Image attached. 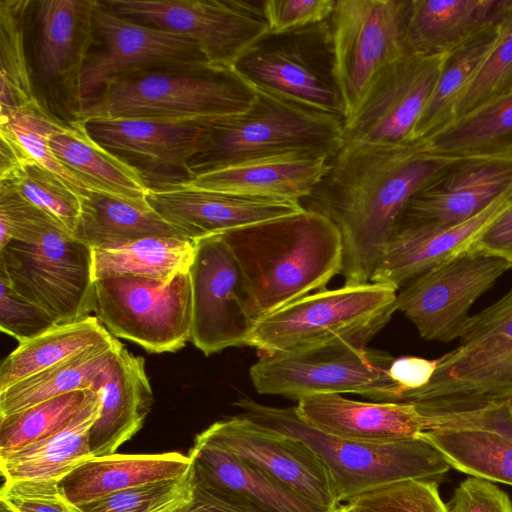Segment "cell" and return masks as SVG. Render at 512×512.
Listing matches in <instances>:
<instances>
[{"instance_id":"1","label":"cell","mask_w":512,"mask_h":512,"mask_svg":"<svg viewBox=\"0 0 512 512\" xmlns=\"http://www.w3.org/2000/svg\"><path fill=\"white\" fill-rule=\"evenodd\" d=\"M453 160L430 152L422 141L341 143L300 204L339 230L345 285L371 282L409 200Z\"/></svg>"},{"instance_id":"2","label":"cell","mask_w":512,"mask_h":512,"mask_svg":"<svg viewBox=\"0 0 512 512\" xmlns=\"http://www.w3.org/2000/svg\"><path fill=\"white\" fill-rule=\"evenodd\" d=\"M239 262L259 318L312 291L343 268L342 237L323 214L303 209L220 234Z\"/></svg>"},{"instance_id":"3","label":"cell","mask_w":512,"mask_h":512,"mask_svg":"<svg viewBox=\"0 0 512 512\" xmlns=\"http://www.w3.org/2000/svg\"><path fill=\"white\" fill-rule=\"evenodd\" d=\"M256 89L234 67L209 62L125 72L84 103L74 119L206 122L246 111Z\"/></svg>"},{"instance_id":"4","label":"cell","mask_w":512,"mask_h":512,"mask_svg":"<svg viewBox=\"0 0 512 512\" xmlns=\"http://www.w3.org/2000/svg\"><path fill=\"white\" fill-rule=\"evenodd\" d=\"M12 240L0 248V279L58 324L93 312V251L26 200L11 210Z\"/></svg>"},{"instance_id":"5","label":"cell","mask_w":512,"mask_h":512,"mask_svg":"<svg viewBox=\"0 0 512 512\" xmlns=\"http://www.w3.org/2000/svg\"><path fill=\"white\" fill-rule=\"evenodd\" d=\"M255 89L246 111L205 123L199 148L188 162L193 178L264 157L300 152L332 156L337 151L344 119Z\"/></svg>"},{"instance_id":"6","label":"cell","mask_w":512,"mask_h":512,"mask_svg":"<svg viewBox=\"0 0 512 512\" xmlns=\"http://www.w3.org/2000/svg\"><path fill=\"white\" fill-rule=\"evenodd\" d=\"M512 398V288L470 317L453 350L437 358L427 385L399 402L424 417L478 411Z\"/></svg>"},{"instance_id":"7","label":"cell","mask_w":512,"mask_h":512,"mask_svg":"<svg viewBox=\"0 0 512 512\" xmlns=\"http://www.w3.org/2000/svg\"><path fill=\"white\" fill-rule=\"evenodd\" d=\"M236 406L255 423L310 446L326 465L340 504L400 480H437L451 468L422 435L391 443L358 442L310 426L298 416L295 407H272L246 397L240 398Z\"/></svg>"},{"instance_id":"8","label":"cell","mask_w":512,"mask_h":512,"mask_svg":"<svg viewBox=\"0 0 512 512\" xmlns=\"http://www.w3.org/2000/svg\"><path fill=\"white\" fill-rule=\"evenodd\" d=\"M369 336L341 337L318 345L263 355L249 375L260 394L300 400L318 394L354 393L376 402H398L388 374L389 354L366 348Z\"/></svg>"},{"instance_id":"9","label":"cell","mask_w":512,"mask_h":512,"mask_svg":"<svg viewBox=\"0 0 512 512\" xmlns=\"http://www.w3.org/2000/svg\"><path fill=\"white\" fill-rule=\"evenodd\" d=\"M395 287L365 283L321 290L262 317L247 341L261 356L341 337H373L396 311Z\"/></svg>"},{"instance_id":"10","label":"cell","mask_w":512,"mask_h":512,"mask_svg":"<svg viewBox=\"0 0 512 512\" xmlns=\"http://www.w3.org/2000/svg\"><path fill=\"white\" fill-rule=\"evenodd\" d=\"M234 69L254 88L345 120L330 20L278 34L268 32Z\"/></svg>"},{"instance_id":"11","label":"cell","mask_w":512,"mask_h":512,"mask_svg":"<svg viewBox=\"0 0 512 512\" xmlns=\"http://www.w3.org/2000/svg\"><path fill=\"white\" fill-rule=\"evenodd\" d=\"M93 312L116 337L149 353L175 352L191 337L190 274L169 282L130 275L97 279Z\"/></svg>"},{"instance_id":"12","label":"cell","mask_w":512,"mask_h":512,"mask_svg":"<svg viewBox=\"0 0 512 512\" xmlns=\"http://www.w3.org/2000/svg\"><path fill=\"white\" fill-rule=\"evenodd\" d=\"M130 21L183 36L198 45L208 62L234 67L265 34L264 1L100 0Z\"/></svg>"},{"instance_id":"13","label":"cell","mask_w":512,"mask_h":512,"mask_svg":"<svg viewBox=\"0 0 512 512\" xmlns=\"http://www.w3.org/2000/svg\"><path fill=\"white\" fill-rule=\"evenodd\" d=\"M194 242L190 341L206 356L246 345L260 318L239 262L220 234Z\"/></svg>"},{"instance_id":"14","label":"cell","mask_w":512,"mask_h":512,"mask_svg":"<svg viewBox=\"0 0 512 512\" xmlns=\"http://www.w3.org/2000/svg\"><path fill=\"white\" fill-rule=\"evenodd\" d=\"M511 268L505 259L463 251L407 282L397 293L396 310L427 340H459L472 305Z\"/></svg>"},{"instance_id":"15","label":"cell","mask_w":512,"mask_h":512,"mask_svg":"<svg viewBox=\"0 0 512 512\" xmlns=\"http://www.w3.org/2000/svg\"><path fill=\"white\" fill-rule=\"evenodd\" d=\"M408 0H336L330 23L335 70L347 118L372 78L408 50Z\"/></svg>"},{"instance_id":"16","label":"cell","mask_w":512,"mask_h":512,"mask_svg":"<svg viewBox=\"0 0 512 512\" xmlns=\"http://www.w3.org/2000/svg\"><path fill=\"white\" fill-rule=\"evenodd\" d=\"M446 55L407 52L383 67L345 118L342 142H411Z\"/></svg>"},{"instance_id":"17","label":"cell","mask_w":512,"mask_h":512,"mask_svg":"<svg viewBox=\"0 0 512 512\" xmlns=\"http://www.w3.org/2000/svg\"><path fill=\"white\" fill-rule=\"evenodd\" d=\"M92 32L93 43L77 82V112L109 80L125 72L208 62L193 41L125 19L104 7L100 0L94 6Z\"/></svg>"},{"instance_id":"18","label":"cell","mask_w":512,"mask_h":512,"mask_svg":"<svg viewBox=\"0 0 512 512\" xmlns=\"http://www.w3.org/2000/svg\"><path fill=\"white\" fill-rule=\"evenodd\" d=\"M193 445L231 453L329 511L340 505L326 465L310 446L242 414L214 422L196 435Z\"/></svg>"},{"instance_id":"19","label":"cell","mask_w":512,"mask_h":512,"mask_svg":"<svg viewBox=\"0 0 512 512\" xmlns=\"http://www.w3.org/2000/svg\"><path fill=\"white\" fill-rule=\"evenodd\" d=\"M89 135L142 175L149 190L181 187L193 179L188 162L207 122L140 118L82 120Z\"/></svg>"},{"instance_id":"20","label":"cell","mask_w":512,"mask_h":512,"mask_svg":"<svg viewBox=\"0 0 512 512\" xmlns=\"http://www.w3.org/2000/svg\"><path fill=\"white\" fill-rule=\"evenodd\" d=\"M510 189L512 157L454 159L409 200L396 229L461 223Z\"/></svg>"},{"instance_id":"21","label":"cell","mask_w":512,"mask_h":512,"mask_svg":"<svg viewBox=\"0 0 512 512\" xmlns=\"http://www.w3.org/2000/svg\"><path fill=\"white\" fill-rule=\"evenodd\" d=\"M95 3L96 0H41L32 2L29 12L35 90L40 86L47 92L65 91L74 116L78 77L93 43Z\"/></svg>"},{"instance_id":"22","label":"cell","mask_w":512,"mask_h":512,"mask_svg":"<svg viewBox=\"0 0 512 512\" xmlns=\"http://www.w3.org/2000/svg\"><path fill=\"white\" fill-rule=\"evenodd\" d=\"M146 201L163 219L193 241L304 209L299 202L292 200L189 187L150 190Z\"/></svg>"},{"instance_id":"23","label":"cell","mask_w":512,"mask_h":512,"mask_svg":"<svg viewBox=\"0 0 512 512\" xmlns=\"http://www.w3.org/2000/svg\"><path fill=\"white\" fill-rule=\"evenodd\" d=\"M511 204L512 189L461 223L396 229L384 249L371 282L398 289L433 266L463 252Z\"/></svg>"},{"instance_id":"24","label":"cell","mask_w":512,"mask_h":512,"mask_svg":"<svg viewBox=\"0 0 512 512\" xmlns=\"http://www.w3.org/2000/svg\"><path fill=\"white\" fill-rule=\"evenodd\" d=\"M295 409L310 426L358 442H398L427 430L426 418L407 402H361L340 394H318L298 400Z\"/></svg>"},{"instance_id":"25","label":"cell","mask_w":512,"mask_h":512,"mask_svg":"<svg viewBox=\"0 0 512 512\" xmlns=\"http://www.w3.org/2000/svg\"><path fill=\"white\" fill-rule=\"evenodd\" d=\"M100 398V413L89 431L92 457L112 455L143 426L153 404L145 360L124 345L91 386Z\"/></svg>"},{"instance_id":"26","label":"cell","mask_w":512,"mask_h":512,"mask_svg":"<svg viewBox=\"0 0 512 512\" xmlns=\"http://www.w3.org/2000/svg\"><path fill=\"white\" fill-rule=\"evenodd\" d=\"M188 455L195 481L241 512H332L226 451L193 445Z\"/></svg>"},{"instance_id":"27","label":"cell","mask_w":512,"mask_h":512,"mask_svg":"<svg viewBox=\"0 0 512 512\" xmlns=\"http://www.w3.org/2000/svg\"><path fill=\"white\" fill-rule=\"evenodd\" d=\"M330 158L317 152L264 157L199 174L181 187L300 203L320 181Z\"/></svg>"},{"instance_id":"28","label":"cell","mask_w":512,"mask_h":512,"mask_svg":"<svg viewBox=\"0 0 512 512\" xmlns=\"http://www.w3.org/2000/svg\"><path fill=\"white\" fill-rule=\"evenodd\" d=\"M511 0H408V50L445 55L500 21Z\"/></svg>"},{"instance_id":"29","label":"cell","mask_w":512,"mask_h":512,"mask_svg":"<svg viewBox=\"0 0 512 512\" xmlns=\"http://www.w3.org/2000/svg\"><path fill=\"white\" fill-rule=\"evenodd\" d=\"M192 465V458L179 452L114 453L89 459L59 484L69 500L80 507L116 492L180 478Z\"/></svg>"},{"instance_id":"30","label":"cell","mask_w":512,"mask_h":512,"mask_svg":"<svg viewBox=\"0 0 512 512\" xmlns=\"http://www.w3.org/2000/svg\"><path fill=\"white\" fill-rule=\"evenodd\" d=\"M99 413V395L90 389L82 409L62 430L28 446L0 451V469L4 481L60 482L93 458L89 448V431Z\"/></svg>"},{"instance_id":"31","label":"cell","mask_w":512,"mask_h":512,"mask_svg":"<svg viewBox=\"0 0 512 512\" xmlns=\"http://www.w3.org/2000/svg\"><path fill=\"white\" fill-rule=\"evenodd\" d=\"M73 236L92 249L115 248L152 236L186 238L155 212L146 198L132 199L100 191L81 199L80 218Z\"/></svg>"},{"instance_id":"32","label":"cell","mask_w":512,"mask_h":512,"mask_svg":"<svg viewBox=\"0 0 512 512\" xmlns=\"http://www.w3.org/2000/svg\"><path fill=\"white\" fill-rule=\"evenodd\" d=\"M422 141L452 159L512 157V91L456 117Z\"/></svg>"},{"instance_id":"33","label":"cell","mask_w":512,"mask_h":512,"mask_svg":"<svg viewBox=\"0 0 512 512\" xmlns=\"http://www.w3.org/2000/svg\"><path fill=\"white\" fill-rule=\"evenodd\" d=\"M49 144L63 164L107 192L145 199L150 191L141 173L97 143L82 120L63 122L50 135Z\"/></svg>"},{"instance_id":"34","label":"cell","mask_w":512,"mask_h":512,"mask_svg":"<svg viewBox=\"0 0 512 512\" xmlns=\"http://www.w3.org/2000/svg\"><path fill=\"white\" fill-rule=\"evenodd\" d=\"M122 346L112 337L1 391L0 417L51 398L90 389Z\"/></svg>"},{"instance_id":"35","label":"cell","mask_w":512,"mask_h":512,"mask_svg":"<svg viewBox=\"0 0 512 512\" xmlns=\"http://www.w3.org/2000/svg\"><path fill=\"white\" fill-rule=\"evenodd\" d=\"M112 337L96 316L56 324L6 356L0 367V392Z\"/></svg>"},{"instance_id":"36","label":"cell","mask_w":512,"mask_h":512,"mask_svg":"<svg viewBox=\"0 0 512 512\" xmlns=\"http://www.w3.org/2000/svg\"><path fill=\"white\" fill-rule=\"evenodd\" d=\"M499 22L446 55L438 80L413 130L412 141L425 139L454 119L457 103L497 42Z\"/></svg>"},{"instance_id":"37","label":"cell","mask_w":512,"mask_h":512,"mask_svg":"<svg viewBox=\"0 0 512 512\" xmlns=\"http://www.w3.org/2000/svg\"><path fill=\"white\" fill-rule=\"evenodd\" d=\"M94 280L139 276L169 282L188 273L194 259L191 239L152 236L106 249H92Z\"/></svg>"},{"instance_id":"38","label":"cell","mask_w":512,"mask_h":512,"mask_svg":"<svg viewBox=\"0 0 512 512\" xmlns=\"http://www.w3.org/2000/svg\"><path fill=\"white\" fill-rule=\"evenodd\" d=\"M451 468L512 486V441L488 430L445 427L421 434Z\"/></svg>"},{"instance_id":"39","label":"cell","mask_w":512,"mask_h":512,"mask_svg":"<svg viewBox=\"0 0 512 512\" xmlns=\"http://www.w3.org/2000/svg\"><path fill=\"white\" fill-rule=\"evenodd\" d=\"M31 4L28 0L0 1V113L47 109L37 97L26 51Z\"/></svg>"},{"instance_id":"40","label":"cell","mask_w":512,"mask_h":512,"mask_svg":"<svg viewBox=\"0 0 512 512\" xmlns=\"http://www.w3.org/2000/svg\"><path fill=\"white\" fill-rule=\"evenodd\" d=\"M62 123L47 109L13 110L0 113V134L11 138L30 160L60 179L80 199L91 192H107L68 168L52 150L49 137Z\"/></svg>"},{"instance_id":"41","label":"cell","mask_w":512,"mask_h":512,"mask_svg":"<svg viewBox=\"0 0 512 512\" xmlns=\"http://www.w3.org/2000/svg\"><path fill=\"white\" fill-rule=\"evenodd\" d=\"M90 389L51 398L0 417V451L16 450L66 427L84 406Z\"/></svg>"},{"instance_id":"42","label":"cell","mask_w":512,"mask_h":512,"mask_svg":"<svg viewBox=\"0 0 512 512\" xmlns=\"http://www.w3.org/2000/svg\"><path fill=\"white\" fill-rule=\"evenodd\" d=\"M0 183L9 185L71 235L81 213V199L60 179L33 161H25L0 173Z\"/></svg>"},{"instance_id":"43","label":"cell","mask_w":512,"mask_h":512,"mask_svg":"<svg viewBox=\"0 0 512 512\" xmlns=\"http://www.w3.org/2000/svg\"><path fill=\"white\" fill-rule=\"evenodd\" d=\"M193 481L192 468L180 478L116 492L80 508L82 512H176L191 499Z\"/></svg>"},{"instance_id":"44","label":"cell","mask_w":512,"mask_h":512,"mask_svg":"<svg viewBox=\"0 0 512 512\" xmlns=\"http://www.w3.org/2000/svg\"><path fill=\"white\" fill-rule=\"evenodd\" d=\"M512 91V0L499 22L497 42L459 100L455 117Z\"/></svg>"},{"instance_id":"45","label":"cell","mask_w":512,"mask_h":512,"mask_svg":"<svg viewBox=\"0 0 512 512\" xmlns=\"http://www.w3.org/2000/svg\"><path fill=\"white\" fill-rule=\"evenodd\" d=\"M357 512H448L438 483L405 479L367 491L348 502Z\"/></svg>"},{"instance_id":"46","label":"cell","mask_w":512,"mask_h":512,"mask_svg":"<svg viewBox=\"0 0 512 512\" xmlns=\"http://www.w3.org/2000/svg\"><path fill=\"white\" fill-rule=\"evenodd\" d=\"M58 324L43 308L0 279V329L19 343L26 342Z\"/></svg>"},{"instance_id":"47","label":"cell","mask_w":512,"mask_h":512,"mask_svg":"<svg viewBox=\"0 0 512 512\" xmlns=\"http://www.w3.org/2000/svg\"><path fill=\"white\" fill-rule=\"evenodd\" d=\"M0 501L15 512H82L56 481H4Z\"/></svg>"},{"instance_id":"48","label":"cell","mask_w":512,"mask_h":512,"mask_svg":"<svg viewBox=\"0 0 512 512\" xmlns=\"http://www.w3.org/2000/svg\"><path fill=\"white\" fill-rule=\"evenodd\" d=\"M336 0H265L269 33H283L329 20Z\"/></svg>"},{"instance_id":"49","label":"cell","mask_w":512,"mask_h":512,"mask_svg":"<svg viewBox=\"0 0 512 512\" xmlns=\"http://www.w3.org/2000/svg\"><path fill=\"white\" fill-rule=\"evenodd\" d=\"M446 505L448 512H512V501L505 491L473 476L455 488Z\"/></svg>"},{"instance_id":"50","label":"cell","mask_w":512,"mask_h":512,"mask_svg":"<svg viewBox=\"0 0 512 512\" xmlns=\"http://www.w3.org/2000/svg\"><path fill=\"white\" fill-rule=\"evenodd\" d=\"M428 429L458 427L498 433L512 441V398L478 411L425 417Z\"/></svg>"},{"instance_id":"51","label":"cell","mask_w":512,"mask_h":512,"mask_svg":"<svg viewBox=\"0 0 512 512\" xmlns=\"http://www.w3.org/2000/svg\"><path fill=\"white\" fill-rule=\"evenodd\" d=\"M464 251L492 255L512 263V204L488 225Z\"/></svg>"},{"instance_id":"52","label":"cell","mask_w":512,"mask_h":512,"mask_svg":"<svg viewBox=\"0 0 512 512\" xmlns=\"http://www.w3.org/2000/svg\"><path fill=\"white\" fill-rule=\"evenodd\" d=\"M436 368L437 359L429 360L417 356H403L394 358L388 374L399 387L401 396L404 392L417 390L427 385Z\"/></svg>"},{"instance_id":"53","label":"cell","mask_w":512,"mask_h":512,"mask_svg":"<svg viewBox=\"0 0 512 512\" xmlns=\"http://www.w3.org/2000/svg\"><path fill=\"white\" fill-rule=\"evenodd\" d=\"M194 477V475H193ZM176 512H241L220 499L194 479L191 499Z\"/></svg>"},{"instance_id":"54","label":"cell","mask_w":512,"mask_h":512,"mask_svg":"<svg viewBox=\"0 0 512 512\" xmlns=\"http://www.w3.org/2000/svg\"><path fill=\"white\" fill-rule=\"evenodd\" d=\"M333 512H357L349 503L339 505Z\"/></svg>"},{"instance_id":"55","label":"cell","mask_w":512,"mask_h":512,"mask_svg":"<svg viewBox=\"0 0 512 512\" xmlns=\"http://www.w3.org/2000/svg\"><path fill=\"white\" fill-rule=\"evenodd\" d=\"M0 512H15L12 510L9 506H7L5 503L0 501Z\"/></svg>"}]
</instances>
